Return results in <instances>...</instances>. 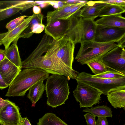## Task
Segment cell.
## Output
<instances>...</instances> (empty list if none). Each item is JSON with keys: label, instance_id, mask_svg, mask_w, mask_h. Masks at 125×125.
<instances>
[{"label": "cell", "instance_id": "6da1fadb", "mask_svg": "<svg viewBox=\"0 0 125 125\" xmlns=\"http://www.w3.org/2000/svg\"><path fill=\"white\" fill-rule=\"evenodd\" d=\"M59 49L58 41H56L44 55L22 64L21 69L39 68L49 73L64 75L68 80L70 79H76L78 72L67 66L58 59L57 54Z\"/></svg>", "mask_w": 125, "mask_h": 125}, {"label": "cell", "instance_id": "7a4b0ae2", "mask_svg": "<svg viewBox=\"0 0 125 125\" xmlns=\"http://www.w3.org/2000/svg\"><path fill=\"white\" fill-rule=\"evenodd\" d=\"M49 75V73L39 68L24 69L9 85L5 96H23L33 84L39 81L47 79Z\"/></svg>", "mask_w": 125, "mask_h": 125}, {"label": "cell", "instance_id": "3957f363", "mask_svg": "<svg viewBox=\"0 0 125 125\" xmlns=\"http://www.w3.org/2000/svg\"><path fill=\"white\" fill-rule=\"evenodd\" d=\"M68 19L69 28L62 38L70 39L75 44L93 41L96 27L94 19L73 16Z\"/></svg>", "mask_w": 125, "mask_h": 125}, {"label": "cell", "instance_id": "277c9868", "mask_svg": "<svg viewBox=\"0 0 125 125\" xmlns=\"http://www.w3.org/2000/svg\"><path fill=\"white\" fill-rule=\"evenodd\" d=\"M46 79L45 91L47 105L54 108L64 104L70 93L67 77L53 74Z\"/></svg>", "mask_w": 125, "mask_h": 125}, {"label": "cell", "instance_id": "5b68a950", "mask_svg": "<svg viewBox=\"0 0 125 125\" xmlns=\"http://www.w3.org/2000/svg\"><path fill=\"white\" fill-rule=\"evenodd\" d=\"M80 43L75 59L82 65L87 64L101 58L117 45L114 42L102 43L93 41Z\"/></svg>", "mask_w": 125, "mask_h": 125}, {"label": "cell", "instance_id": "8992f818", "mask_svg": "<svg viewBox=\"0 0 125 125\" xmlns=\"http://www.w3.org/2000/svg\"><path fill=\"white\" fill-rule=\"evenodd\" d=\"M76 80L96 88L106 95L113 89L125 86V77L113 79H103L93 77L92 74L84 72L78 73Z\"/></svg>", "mask_w": 125, "mask_h": 125}, {"label": "cell", "instance_id": "52a82bcc", "mask_svg": "<svg viewBox=\"0 0 125 125\" xmlns=\"http://www.w3.org/2000/svg\"><path fill=\"white\" fill-rule=\"evenodd\" d=\"M76 89L73 92L76 101L80 108L93 107L100 103L102 93L96 88L85 83L77 82Z\"/></svg>", "mask_w": 125, "mask_h": 125}, {"label": "cell", "instance_id": "ba28073f", "mask_svg": "<svg viewBox=\"0 0 125 125\" xmlns=\"http://www.w3.org/2000/svg\"><path fill=\"white\" fill-rule=\"evenodd\" d=\"M108 70L125 74V50L117 45L101 57Z\"/></svg>", "mask_w": 125, "mask_h": 125}, {"label": "cell", "instance_id": "9c48e42d", "mask_svg": "<svg viewBox=\"0 0 125 125\" xmlns=\"http://www.w3.org/2000/svg\"><path fill=\"white\" fill-rule=\"evenodd\" d=\"M124 37L125 29L96 25L95 35L93 41L102 43H117Z\"/></svg>", "mask_w": 125, "mask_h": 125}, {"label": "cell", "instance_id": "30bf717a", "mask_svg": "<svg viewBox=\"0 0 125 125\" xmlns=\"http://www.w3.org/2000/svg\"><path fill=\"white\" fill-rule=\"evenodd\" d=\"M58 41L59 49L57 54V57L65 65L73 69L75 44L69 38H62Z\"/></svg>", "mask_w": 125, "mask_h": 125}, {"label": "cell", "instance_id": "8fae6325", "mask_svg": "<svg viewBox=\"0 0 125 125\" xmlns=\"http://www.w3.org/2000/svg\"><path fill=\"white\" fill-rule=\"evenodd\" d=\"M21 117L19 107L9 100L8 103L0 109V125H19Z\"/></svg>", "mask_w": 125, "mask_h": 125}, {"label": "cell", "instance_id": "7c38bea8", "mask_svg": "<svg viewBox=\"0 0 125 125\" xmlns=\"http://www.w3.org/2000/svg\"><path fill=\"white\" fill-rule=\"evenodd\" d=\"M69 27L68 18L59 19L46 25L44 28L45 32L55 40L58 41L63 36Z\"/></svg>", "mask_w": 125, "mask_h": 125}, {"label": "cell", "instance_id": "4fadbf2b", "mask_svg": "<svg viewBox=\"0 0 125 125\" xmlns=\"http://www.w3.org/2000/svg\"><path fill=\"white\" fill-rule=\"evenodd\" d=\"M21 70V68L16 66L6 57L0 62V73L9 86Z\"/></svg>", "mask_w": 125, "mask_h": 125}, {"label": "cell", "instance_id": "5bb4252c", "mask_svg": "<svg viewBox=\"0 0 125 125\" xmlns=\"http://www.w3.org/2000/svg\"><path fill=\"white\" fill-rule=\"evenodd\" d=\"M55 41L50 36L46 34L44 35L36 48L27 58L22 62V64L42 56L51 48Z\"/></svg>", "mask_w": 125, "mask_h": 125}, {"label": "cell", "instance_id": "9a60e30c", "mask_svg": "<svg viewBox=\"0 0 125 125\" xmlns=\"http://www.w3.org/2000/svg\"><path fill=\"white\" fill-rule=\"evenodd\" d=\"M32 18V15L29 16L25 19L23 22L17 27L10 31H8V34L0 42L4 46L5 51L9 47L13 42L18 40L19 36L27 27Z\"/></svg>", "mask_w": 125, "mask_h": 125}, {"label": "cell", "instance_id": "2e32d148", "mask_svg": "<svg viewBox=\"0 0 125 125\" xmlns=\"http://www.w3.org/2000/svg\"><path fill=\"white\" fill-rule=\"evenodd\" d=\"M106 4L99 0L88 1L76 16L94 19L98 17L100 11Z\"/></svg>", "mask_w": 125, "mask_h": 125}, {"label": "cell", "instance_id": "e0dca14e", "mask_svg": "<svg viewBox=\"0 0 125 125\" xmlns=\"http://www.w3.org/2000/svg\"><path fill=\"white\" fill-rule=\"evenodd\" d=\"M108 101L114 108H123L125 109V86L116 88L108 92Z\"/></svg>", "mask_w": 125, "mask_h": 125}, {"label": "cell", "instance_id": "ac0fdd59", "mask_svg": "<svg viewBox=\"0 0 125 125\" xmlns=\"http://www.w3.org/2000/svg\"><path fill=\"white\" fill-rule=\"evenodd\" d=\"M95 22L97 25L125 29V18L121 14L103 16Z\"/></svg>", "mask_w": 125, "mask_h": 125}, {"label": "cell", "instance_id": "d6986e66", "mask_svg": "<svg viewBox=\"0 0 125 125\" xmlns=\"http://www.w3.org/2000/svg\"><path fill=\"white\" fill-rule=\"evenodd\" d=\"M49 1L14 0L0 1V6L5 5L7 7L20 9L23 12L34 6L48 2Z\"/></svg>", "mask_w": 125, "mask_h": 125}, {"label": "cell", "instance_id": "ffe728a7", "mask_svg": "<svg viewBox=\"0 0 125 125\" xmlns=\"http://www.w3.org/2000/svg\"><path fill=\"white\" fill-rule=\"evenodd\" d=\"M43 81L41 80L37 82L29 90L27 97L31 102L32 106H34L36 103L42 97L45 90V86L43 83Z\"/></svg>", "mask_w": 125, "mask_h": 125}, {"label": "cell", "instance_id": "44dd1931", "mask_svg": "<svg viewBox=\"0 0 125 125\" xmlns=\"http://www.w3.org/2000/svg\"><path fill=\"white\" fill-rule=\"evenodd\" d=\"M78 4H67L61 9H57L54 11L48 12L47 14L46 25L58 19H62L73 7Z\"/></svg>", "mask_w": 125, "mask_h": 125}, {"label": "cell", "instance_id": "7402d4cb", "mask_svg": "<svg viewBox=\"0 0 125 125\" xmlns=\"http://www.w3.org/2000/svg\"><path fill=\"white\" fill-rule=\"evenodd\" d=\"M18 40H15L6 51H5L6 57L16 66L21 68L22 61L19 53L17 43Z\"/></svg>", "mask_w": 125, "mask_h": 125}, {"label": "cell", "instance_id": "603a6c76", "mask_svg": "<svg viewBox=\"0 0 125 125\" xmlns=\"http://www.w3.org/2000/svg\"><path fill=\"white\" fill-rule=\"evenodd\" d=\"M82 112H87L98 117H112V109L107 105H98L91 108H86Z\"/></svg>", "mask_w": 125, "mask_h": 125}, {"label": "cell", "instance_id": "cb8c5ba5", "mask_svg": "<svg viewBox=\"0 0 125 125\" xmlns=\"http://www.w3.org/2000/svg\"><path fill=\"white\" fill-rule=\"evenodd\" d=\"M125 11V8L123 7L106 3L100 11L98 17L121 14Z\"/></svg>", "mask_w": 125, "mask_h": 125}, {"label": "cell", "instance_id": "d4e9b609", "mask_svg": "<svg viewBox=\"0 0 125 125\" xmlns=\"http://www.w3.org/2000/svg\"><path fill=\"white\" fill-rule=\"evenodd\" d=\"M37 125H68L52 113L45 114L40 118Z\"/></svg>", "mask_w": 125, "mask_h": 125}, {"label": "cell", "instance_id": "484cf974", "mask_svg": "<svg viewBox=\"0 0 125 125\" xmlns=\"http://www.w3.org/2000/svg\"><path fill=\"white\" fill-rule=\"evenodd\" d=\"M32 18L29 23L28 26L19 36V38H28L33 34L32 32V28L34 25L36 23H42L43 15L41 13L38 14H33Z\"/></svg>", "mask_w": 125, "mask_h": 125}, {"label": "cell", "instance_id": "4316f807", "mask_svg": "<svg viewBox=\"0 0 125 125\" xmlns=\"http://www.w3.org/2000/svg\"><path fill=\"white\" fill-rule=\"evenodd\" d=\"M87 65L95 75L98 74L108 70V68L103 62L101 57L88 63Z\"/></svg>", "mask_w": 125, "mask_h": 125}, {"label": "cell", "instance_id": "83f0119b", "mask_svg": "<svg viewBox=\"0 0 125 125\" xmlns=\"http://www.w3.org/2000/svg\"><path fill=\"white\" fill-rule=\"evenodd\" d=\"M92 76L103 79H113L125 77V74L113 70H108L106 72L98 74L92 75Z\"/></svg>", "mask_w": 125, "mask_h": 125}, {"label": "cell", "instance_id": "f1b7e54d", "mask_svg": "<svg viewBox=\"0 0 125 125\" xmlns=\"http://www.w3.org/2000/svg\"><path fill=\"white\" fill-rule=\"evenodd\" d=\"M20 10L19 8L10 7L0 8V21L11 17Z\"/></svg>", "mask_w": 125, "mask_h": 125}, {"label": "cell", "instance_id": "f546056e", "mask_svg": "<svg viewBox=\"0 0 125 125\" xmlns=\"http://www.w3.org/2000/svg\"><path fill=\"white\" fill-rule=\"evenodd\" d=\"M26 17L25 15L22 16L11 20L6 25V29L8 31H12L22 23Z\"/></svg>", "mask_w": 125, "mask_h": 125}, {"label": "cell", "instance_id": "4dcf8cb0", "mask_svg": "<svg viewBox=\"0 0 125 125\" xmlns=\"http://www.w3.org/2000/svg\"><path fill=\"white\" fill-rule=\"evenodd\" d=\"M86 3H82L78 4L73 7L70 11L62 19H66L71 16H74L79 11L80 9L85 5Z\"/></svg>", "mask_w": 125, "mask_h": 125}, {"label": "cell", "instance_id": "1f68e13d", "mask_svg": "<svg viewBox=\"0 0 125 125\" xmlns=\"http://www.w3.org/2000/svg\"><path fill=\"white\" fill-rule=\"evenodd\" d=\"M87 125H96L95 116L89 113H86L83 115Z\"/></svg>", "mask_w": 125, "mask_h": 125}, {"label": "cell", "instance_id": "d6a6232c", "mask_svg": "<svg viewBox=\"0 0 125 125\" xmlns=\"http://www.w3.org/2000/svg\"><path fill=\"white\" fill-rule=\"evenodd\" d=\"M99 1L103 3L120 6L125 8V0H105Z\"/></svg>", "mask_w": 125, "mask_h": 125}, {"label": "cell", "instance_id": "836d02e7", "mask_svg": "<svg viewBox=\"0 0 125 125\" xmlns=\"http://www.w3.org/2000/svg\"><path fill=\"white\" fill-rule=\"evenodd\" d=\"M45 27V26L42 23H36L33 27L32 32L33 34L40 33L43 31Z\"/></svg>", "mask_w": 125, "mask_h": 125}, {"label": "cell", "instance_id": "e575fe53", "mask_svg": "<svg viewBox=\"0 0 125 125\" xmlns=\"http://www.w3.org/2000/svg\"><path fill=\"white\" fill-rule=\"evenodd\" d=\"M96 125H109L106 117H99L96 121Z\"/></svg>", "mask_w": 125, "mask_h": 125}, {"label": "cell", "instance_id": "d590c367", "mask_svg": "<svg viewBox=\"0 0 125 125\" xmlns=\"http://www.w3.org/2000/svg\"><path fill=\"white\" fill-rule=\"evenodd\" d=\"M62 1L67 4H78L82 3H86L88 1V0H67Z\"/></svg>", "mask_w": 125, "mask_h": 125}, {"label": "cell", "instance_id": "8d00e7d4", "mask_svg": "<svg viewBox=\"0 0 125 125\" xmlns=\"http://www.w3.org/2000/svg\"><path fill=\"white\" fill-rule=\"evenodd\" d=\"M19 125H32L27 117H21Z\"/></svg>", "mask_w": 125, "mask_h": 125}, {"label": "cell", "instance_id": "74e56055", "mask_svg": "<svg viewBox=\"0 0 125 125\" xmlns=\"http://www.w3.org/2000/svg\"><path fill=\"white\" fill-rule=\"evenodd\" d=\"M8 85L5 82L0 73V89H3L7 87Z\"/></svg>", "mask_w": 125, "mask_h": 125}, {"label": "cell", "instance_id": "f35d334b", "mask_svg": "<svg viewBox=\"0 0 125 125\" xmlns=\"http://www.w3.org/2000/svg\"><path fill=\"white\" fill-rule=\"evenodd\" d=\"M9 100L8 99L4 100L0 97V109L7 104Z\"/></svg>", "mask_w": 125, "mask_h": 125}, {"label": "cell", "instance_id": "ab89813d", "mask_svg": "<svg viewBox=\"0 0 125 125\" xmlns=\"http://www.w3.org/2000/svg\"><path fill=\"white\" fill-rule=\"evenodd\" d=\"M117 45L122 48H125V37H123L117 44Z\"/></svg>", "mask_w": 125, "mask_h": 125}, {"label": "cell", "instance_id": "60d3db41", "mask_svg": "<svg viewBox=\"0 0 125 125\" xmlns=\"http://www.w3.org/2000/svg\"><path fill=\"white\" fill-rule=\"evenodd\" d=\"M41 8L39 6L36 5L33 7V11L34 14H38L41 13Z\"/></svg>", "mask_w": 125, "mask_h": 125}, {"label": "cell", "instance_id": "b9f144b4", "mask_svg": "<svg viewBox=\"0 0 125 125\" xmlns=\"http://www.w3.org/2000/svg\"><path fill=\"white\" fill-rule=\"evenodd\" d=\"M5 57L4 50L0 49V62L3 60Z\"/></svg>", "mask_w": 125, "mask_h": 125}, {"label": "cell", "instance_id": "7bdbcfd3", "mask_svg": "<svg viewBox=\"0 0 125 125\" xmlns=\"http://www.w3.org/2000/svg\"><path fill=\"white\" fill-rule=\"evenodd\" d=\"M49 5H50L52 6L54 8L56 9L58 8V5L57 1L52 0L51 2H49Z\"/></svg>", "mask_w": 125, "mask_h": 125}, {"label": "cell", "instance_id": "ee69618b", "mask_svg": "<svg viewBox=\"0 0 125 125\" xmlns=\"http://www.w3.org/2000/svg\"><path fill=\"white\" fill-rule=\"evenodd\" d=\"M57 2L58 5V9H61L67 4L66 3L63 2L62 1H57Z\"/></svg>", "mask_w": 125, "mask_h": 125}, {"label": "cell", "instance_id": "f6af8a7d", "mask_svg": "<svg viewBox=\"0 0 125 125\" xmlns=\"http://www.w3.org/2000/svg\"><path fill=\"white\" fill-rule=\"evenodd\" d=\"M49 5H50L49 2H46L41 4L39 5V6L41 8H43Z\"/></svg>", "mask_w": 125, "mask_h": 125}, {"label": "cell", "instance_id": "bcb514c9", "mask_svg": "<svg viewBox=\"0 0 125 125\" xmlns=\"http://www.w3.org/2000/svg\"><path fill=\"white\" fill-rule=\"evenodd\" d=\"M8 31L7 32L0 33V42L1 40L7 35Z\"/></svg>", "mask_w": 125, "mask_h": 125}, {"label": "cell", "instance_id": "7dc6e473", "mask_svg": "<svg viewBox=\"0 0 125 125\" xmlns=\"http://www.w3.org/2000/svg\"><path fill=\"white\" fill-rule=\"evenodd\" d=\"M2 44V43L0 42V46Z\"/></svg>", "mask_w": 125, "mask_h": 125}, {"label": "cell", "instance_id": "c3c4849f", "mask_svg": "<svg viewBox=\"0 0 125 125\" xmlns=\"http://www.w3.org/2000/svg\"></svg>", "mask_w": 125, "mask_h": 125}]
</instances>
